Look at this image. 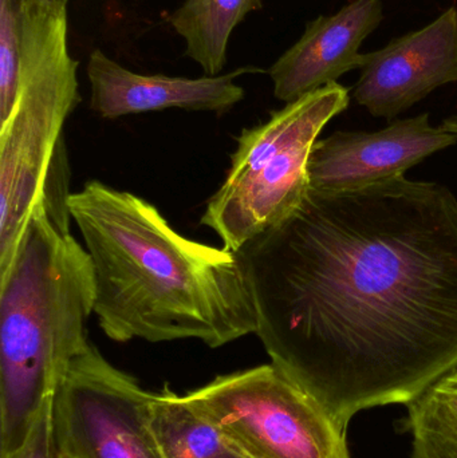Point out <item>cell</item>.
Instances as JSON below:
<instances>
[{"label":"cell","mask_w":457,"mask_h":458,"mask_svg":"<svg viewBox=\"0 0 457 458\" xmlns=\"http://www.w3.org/2000/svg\"><path fill=\"white\" fill-rule=\"evenodd\" d=\"M61 458H72V457L61 456Z\"/></svg>","instance_id":"d6986e66"},{"label":"cell","mask_w":457,"mask_h":458,"mask_svg":"<svg viewBox=\"0 0 457 458\" xmlns=\"http://www.w3.org/2000/svg\"><path fill=\"white\" fill-rule=\"evenodd\" d=\"M236 253L271 363L345 429L457 368V199L444 185L310 188Z\"/></svg>","instance_id":"6da1fadb"},{"label":"cell","mask_w":457,"mask_h":458,"mask_svg":"<svg viewBox=\"0 0 457 458\" xmlns=\"http://www.w3.org/2000/svg\"><path fill=\"white\" fill-rule=\"evenodd\" d=\"M251 458H351L346 429L273 363L184 394Z\"/></svg>","instance_id":"8992f818"},{"label":"cell","mask_w":457,"mask_h":458,"mask_svg":"<svg viewBox=\"0 0 457 458\" xmlns=\"http://www.w3.org/2000/svg\"><path fill=\"white\" fill-rule=\"evenodd\" d=\"M383 21V0H351L337 13L309 21L302 37L268 69L275 98L289 104L361 70L362 43Z\"/></svg>","instance_id":"8fae6325"},{"label":"cell","mask_w":457,"mask_h":458,"mask_svg":"<svg viewBox=\"0 0 457 458\" xmlns=\"http://www.w3.org/2000/svg\"><path fill=\"white\" fill-rule=\"evenodd\" d=\"M13 109L0 123V272L42 203L54 225L70 231V171L63 129L80 102L69 50L67 4L23 2Z\"/></svg>","instance_id":"277c9868"},{"label":"cell","mask_w":457,"mask_h":458,"mask_svg":"<svg viewBox=\"0 0 457 458\" xmlns=\"http://www.w3.org/2000/svg\"><path fill=\"white\" fill-rule=\"evenodd\" d=\"M349 105V89L330 83L241 131L227 176L200 222L219 236L223 248L239 252L302 204L310 190L311 150L325 126Z\"/></svg>","instance_id":"5b68a950"},{"label":"cell","mask_w":457,"mask_h":458,"mask_svg":"<svg viewBox=\"0 0 457 458\" xmlns=\"http://www.w3.org/2000/svg\"><path fill=\"white\" fill-rule=\"evenodd\" d=\"M23 2H31V0H23ZM45 2H58L64 3V4H67V3H69V0H45Z\"/></svg>","instance_id":"ac0fdd59"},{"label":"cell","mask_w":457,"mask_h":458,"mask_svg":"<svg viewBox=\"0 0 457 458\" xmlns=\"http://www.w3.org/2000/svg\"><path fill=\"white\" fill-rule=\"evenodd\" d=\"M457 144V134L435 128L428 113L392 121L377 131H335L318 140L309 158L311 190L340 192L404 176L412 166Z\"/></svg>","instance_id":"9c48e42d"},{"label":"cell","mask_w":457,"mask_h":458,"mask_svg":"<svg viewBox=\"0 0 457 458\" xmlns=\"http://www.w3.org/2000/svg\"><path fill=\"white\" fill-rule=\"evenodd\" d=\"M93 314L85 247L37 204L0 272V457L23 444L45 401L90 344Z\"/></svg>","instance_id":"3957f363"},{"label":"cell","mask_w":457,"mask_h":458,"mask_svg":"<svg viewBox=\"0 0 457 458\" xmlns=\"http://www.w3.org/2000/svg\"><path fill=\"white\" fill-rule=\"evenodd\" d=\"M0 458H61L54 429V397L43 403L23 444L13 454Z\"/></svg>","instance_id":"2e32d148"},{"label":"cell","mask_w":457,"mask_h":458,"mask_svg":"<svg viewBox=\"0 0 457 458\" xmlns=\"http://www.w3.org/2000/svg\"><path fill=\"white\" fill-rule=\"evenodd\" d=\"M152 393L113 366L93 344L75 358L54 395L61 456L163 458L149 422Z\"/></svg>","instance_id":"52a82bcc"},{"label":"cell","mask_w":457,"mask_h":458,"mask_svg":"<svg viewBox=\"0 0 457 458\" xmlns=\"http://www.w3.org/2000/svg\"><path fill=\"white\" fill-rule=\"evenodd\" d=\"M94 277V315L120 344L195 339L219 349L257 334L238 253L188 239L153 204L91 180L69 199Z\"/></svg>","instance_id":"7a4b0ae2"},{"label":"cell","mask_w":457,"mask_h":458,"mask_svg":"<svg viewBox=\"0 0 457 458\" xmlns=\"http://www.w3.org/2000/svg\"><path fill=\"white\" fill-rule=\"evenodd\" d=\"M86 72L90 82V109L105 120H115L168 109L224 114L246 97L236 80L263 70L246 66L227 74L200 78L142 74L126 69L96 48L89 56Z\"/></svg>","instance_id":"30bf717a"},{"label":"cell","mask_w":457,"mask_h":458,"mask_svg":"<svg viewBox=\"0 0 457 458\" xmlns=\"http://www.w3.org/2000/svg\"><path fill=\"white\" fill-rule=\"evenodd\" d=\"M23 0H0V123L13 109L23 26Z\"/></svg>","instance_id":"9a60e30c"},{"label":"cell","mask_w":457,"mask_h":458,"mask_svg":"<svg viewBox=\"0 0 457 458\" xmlns=\"http://www.w3.org/2000/svg\"><path fill=\"white\" fill-rule=\"evenodd\" d=\"M149 422L163 458H251L169 386L152 393Z\"/></svg>","instance_id":"7c38bea8"},{"label":"cell","mask_w":457,"mask_h":458,"mask_svg":"<svg viewBox=\"0 0 457 458\" xmlns=\"http://www.w3.org/2000/svg\"><path fill=\"white\" fill-rule=\"evenodd\" d=\"M442 128L444 131H450V133L457 134V115H451V117L445 118L443 121Z\"/></svg>","instance_id":"e0dca14e"},{"label":"cell","mask_w":457,"mask_h":458,"mask_svg":"<svg viewBox=\"0 0 457 458\" xmlns=\"http://www.w3.org/2000/svg\"><path fill=\"white\" fill-rule=\"evenodd\" d=\"M262 0H185L169 24L184 39L185 55L206 75H219L227 64L228 43L233 30Z\"/></svg>","instance_id":"4fadbf2b"},{"label":"cell","mask_w":457,"mask_h":458,"mask_svg":"<svg viewBox=\"0 0 457 458\" xmlns=\"http://www.w3.org/2000/svg\"><path fill=\"white\" fill-rule=\"evenodd\" d=\"M412 458H457V368L408 403Z\"/></svg>","instance_id":"5bb4252c"},{"label":"cell","mask_w":457,"mask_h":458,"mask_svg":"<svg viewBox=\"0 0 457 458\" xmlns=\"http://www.w3.org/2000/svg\"><path fill=\"white\" fill-rule=\"evenodd\" d=\"M457 82V7L380 50L365 54L354 86L357 104L392 121L442 86Z\"/></svg>","instance_id":"ba28073f"}]
</instances>
